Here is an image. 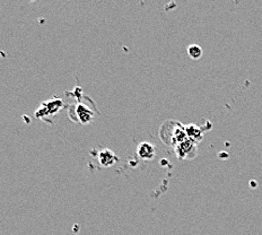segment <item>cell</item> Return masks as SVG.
Here are the masks:
<instances>
[{
  "mask_svg": "<svg viewBox=\"0 0 262 235\" xmlns=\"http://www.w3.org/2000/svg\"><path fill=\"white\" fill-rule=\"evenodd\" d=\"M174 151L179 160H192L196 156L198 152V144L191 139H185L182 143L174 146Z\"/></svg>",
  "mask_w": 262,
  "mask_h": 235,
  "instance_id": "277c9868",
  "label": "cell"
},
{
  "mask_svg": "<svg viewBox=\"0 0 262 235\" xmlns=\"http://www.w3.org/2000/svg\"><path fill=\"white\" fill-rule=\"evenodd\" d=\"M187 51H188L189 57L193 60L200 59L201 57H203V53H204L203 48L198 45H190L187 49Z\"/></svg>",
  "mask_w": 262,
  "mask_h": 235,
  "instance_id": "ba28073f",
  "label": "cell"
},
{
  "mask_svg": "<svg viewBox=\"0 0 262 235\" xmlns=\"http://www.w3.org/2000/svg\"><path fill=\"white\" fill-rule=\"evenodd\" d=\"M63 106V101L61 98H52L50 101L43 102L41 106L35 111V117L37 119L46 120L48 117L56 116Z\"/></svg>",
  "mask_w": 262,
  "mask_h": 235,
  "instance_id": "3957f363",
  "label": "cell"
},
{
  "mask_svg": "<svg viewBox=\"0 0 262 235\" xmlns=\"http://www.w3.org/2000/svg\"><path fill=\"white\" fill-rule=\"evenodd\" d=\"M119 158L110 149H102L98 153V162L103 167H111L118 162Z\"/></svg>",
  "mask_w": 262,
  "mask_h": 235,
  "instance_id": "8992f818",
  "label": "cell"
},
{
  "mask_svg": "<svg viewBox=\"0 0 262 235\" xmlns=\"http://www.w3.org/2000/svg\"><path fill=\"white\" fill-rule=\"evenodd\" d=\"M137 155L141 160L145 161H151L155 158L156 155V148L155 146L150 143H140L137 147Z\"/></svg>",
  "mask_w": 262,
  "mask_h": 235,
  "instance_id": "5b68a950",
  "label": "cell"
},
{
  "mask_svg": "<svg viewBox=\"0 0 262 235\" xmlns=\"http://www.w3.org/2000/svg\"><path fill=\"white\" fill-rule=\"evenodd\" d=\"M68 114L72 120L75 122H79L81 124H89L93 121V118H94V113L91 110V109L83 104V103H79V104H76L69 108Z\"/></svg>",
  "mask_w": 262,
  "mask_h": 235,
  "instance_id": "7a4b0ae2",
  "label": "cell"
},
{
  "mask_svg": "<svg viewBox=\"0 0 262 235\" xmlns=\"http://www.w3.org/2000/svg\"><path fill=\"white\" fill-rule=\"evenodd\" d=\"M185 133H187L189 139L194 141V143L198 145L204 138V128L199 127V125H195V124L185 125Z\"/></svg>",
  "mask_w": 262,
  "mask_h": 235,
  "instance_id": "52a82bcc",
  "label": "cell"
},
{
  "mask_svg": "<svg viewBox=\"0 0 262 235\" xmlns=\"http://www.w3.org/2000/svg\"><path fill=\"white\" fill-rule=\"evenodd\" d=\"M167 138L164 139L163 141L170 146H177L178 144L182 143L185 139H188L187 133H185V127L182 124H180L178 121H173V120H168L166 123H164L162 125V128L160 130V136L161 139L166 137Z\"/></svg>",
  "mask_w": 262,
  "mask_h": 235,
  "instance_id": "6da1fadb",
  "label": "cell"
}]
</instances>
